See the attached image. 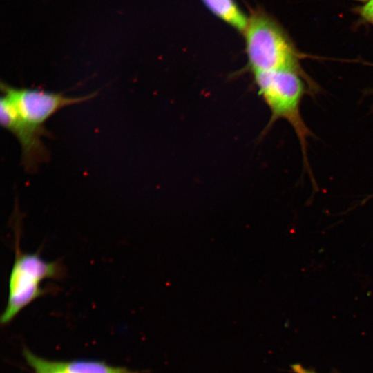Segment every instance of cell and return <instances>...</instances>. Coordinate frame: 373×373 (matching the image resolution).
<instances>
[{
    "mask_svg": "<svg viewBox=\"0 0 373 373\" xmlns=\"http://www.w3.org/2000/svg\"><path fill=\"white\" fill-rule=\"evenodd\" d=\"M247 63L252 75L274 70L296 71L313 82L300 64L304 57L286 31L271 15L254 10L243 32Z\"/></svg>",
    "mask_w": 373,
    "mask_h": 373,
    "instance_id": "6da1fadb",
    "label": "cell"
},
{
    "mask_svg": "<svg viewBox=\"0 0 373 373\" xmlns=\"http://www.w3.org/2000/svg\"><path fill=\"white\" fill-rule=\"evenodd\" d=\"M259 96L270 111L265 131L279 119L287 122L298 137L304 166L310 172L307 157V140L312 136L301 115L300 105L307 91L305 84L316 89L314 84L293 70H274L253 74Z\"/></svg>",
    "mask_w": 373,
    "mask_h": 373,
    "instance_id": "7a4b0ae2",
    "label": "cell"
},
{
    "mask_svg": "<svg viewBox=\"0 0 373 373\" xmlns=\"http://www.w3.org/2000/svg\"><path fill=\"white\" fill-rule=\"evenodd\" d=\"M20 223L16 219L15 259L8 278V295L1 324L7 325L26 307L43 296L50 289L41 286L47 279L61 280L66 268L60 260L48 262L36 253H25L20 249Z\"/></svg>",
    "mask_w": 373,
    "mask_h": 373,
    "instance_id": "3957f363",
    "label": "cell"
},
{
    "mask_svg": "<svg viewBox=\"0 0 373 373\" xmlns=\"http://www.w3.org/2000/svg\"><path fill=\"white\" fill-rule=\"evenodd\" d=\"M1 90L14 102L19 114V126L27 133L41 137L50 136L44 124L55 113L66 106L89 101L97 95L95 92L71 97L63 93L15 88L3 82H1Z\"/></svg>",
    "mask_w": 373,
    "mask_h": 373,
    "instance_id": "277c9868",
    "label": "cell"
},
{
    "mask_svg": "<svg viewBox=\"0 0 373 373\" xmlns=\"http://www.w3.org/2000/svg\"><path fill=\"white\" fill-rule=\"evenodd\" d=\"M202 1L217 17L243 33L248 23V18L235 0H202Z\"/></svg>",
    "mask_w": 373,
    "mask_h": 373,
    "instance_id": "5b68a950",
    "label": "cell"
},
{
    "mask_svg": "<svg viewBox=\"0 0 373 373\" xmlns=\"http://www.w3.org/2000/svg\"><path fill=\"white\" fill-rule=\"evenodd\" d=\"M71 373H139L124 367L112 366L104 361L78 359L66 361Z\"/></svg>",
    "mask_w": 373,
    "mask_h": 373,
    "instance_id": "8992f818",
    "label": "cell"
},
{
    "mask_svg": "<svg viewBox=\"0 0 373 373\" xmlns=\"http://www.w3.org/2000/svg\"><path fill=\"white\" fill-rule=\"evenodd\" d=\"M23 356L35 373H71L66 361H50L40 358L29 350H23Z\"/></svg>",
    "mask_w": 373,
    "mask_h": 373,
    "instance_id": "52a82bcc",
    "label": "cell"
},
{
    "mask_svg": "<svg viewBox=\"0 0 373 373\" xmlns=\"http://www.w3.org/2000/svg\"><path fill=\"white\" fill-rule=\"evenodd\" d=\"M291 368L294 373H316L315 371L307 369L303 367L300 364H293L291 365Z\"/></svg>",
    "mask_w": 373,
    "mask_h": 373,
    "instance_id": "ba28073f",
    "label": "cell"
},
{
    "mask_svg": "<svg viewBox=\"0 0 373 373\" xmlns=\"http://www.w3.org/2000/svg\"><path fill=\"white\" fill-rule=\"evenodd\" d=\"M372 10H373V0H368L367 3L361 8L360 13L361 15H363Z\"/></svg>",
    "mask_w": 373,
    "mask_h": 373,
    "instance_id": "9c48e42d",
    "label": "cell"
},
{
    "mask_svg": "<svg viewBox=\"0 0 373 373\" xmlns=\"http://www.w3.org/2000/svg\"><path fill=\"white\" fill-rule=\"evenodd\" d=\"M365 21L370 22V23L373 24V10L361 15Z\"/></svg>",
    "mask_w": 373,
    "mask_h": 373,
    "instance_id": "30bf717a",
    "label": "cell"
}]
</instances>
